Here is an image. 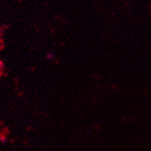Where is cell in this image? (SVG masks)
Masks as SVG:
<instances>
[{"label":"cell","mask_w":151,"mask_h":151,"mask_svg":"<svg viewBox=\"0 0 151 151\" xmlns=\"http://www.w3.org/2000/svg\"><path fill=\"white\" fill-rule=\"evenodd\" d=\"M1 68H2V63L0 61V71H1Z\"/></svg>","instance_id":"obj_1"}]
</instances>
